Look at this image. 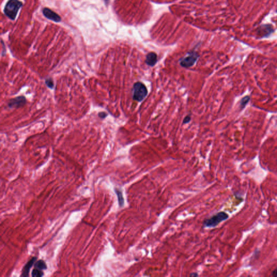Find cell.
<instances>
[{
	"label": "cell",
	"mask_w": 277,
	"mask_h": 277,
	"mask_svg": "<svg viewBox=\"0 0 277 277\" xmlns=\"http://www.w3.org/2000/svg\"><path fill=\"white\" fill-rule=\"evenodd\" d=\"M250 100V98L248 96H246L242 98L240 101V107L241 109H243L246 106V105L248 103Z\"/></svg>",
	"instance_id": "4fadbf2b"
},
{
	"label": "cell",
	"mask_w": 277,
	"mask_h": 277,
	"mask_svg": "<svg viewBox=\"0 0 277 277\" xmlns=\"http://www.w3.org/2000/svg\"><path fill=\"white\" fill-rule=\"evenodd\" d=\"M272 274L273 277H277V267L273 271Z\"/></svg>",
	"instance_id": "e0dca14e"
},
{
	"label": "cell",
	"mask_w": 277,
	"mask_h": 277,
	"mask_svg": "<svg viewBox=\"0 0 277 277\" xmlns=\"http://www.w3.org/2000/svg\"><path fill=\"white\" fill-rule=\"evenodd\" d=\"M191 117L188 115V116H186V117H185V119H184V120H183V124H187V123H188V122L191 121Z\"/></svg>",
	"instance_id": "9a60e30c"
},
{
	"label": "cell",
	"mask_w": 277,
	"mask_h": 277,
	"mask_svg": "<svg viewBox=\"0 0 277 277\" xmlns=\"http://www.w3.org/2000/svg\"><path fill=\"white\" fill-rule=\"evenodd\" d=\"M198 58V55L196 52H191L181 58L180 61V64L182 67L189 68L193 66L196 62Z\"/></svg>",
	"instance_id": "277c9868"
},
{
	"label": "cell",
	"mask_w": 277,
	"mask_h": 277,
	"mask_svg": "<svg viewBox=\"0 0 277 277\" xmlns=\"http://www.w3.org/2000/svg\"><path fill=\"white\" fill-rule=\"evenodd\" d=\"M115 192L117 194V197L119 205L121 207H122V206H123L124 204V198H123L122 193L120 191H119L118 189H115Z\"/></svg>",
	"instance_id": "8fae6325"
},
{
	"label": "cell",
	"mask_w": 277,
	"mask_h": 277,
	"mask_svg": "<svg viewBox=\"0 0 277 277\" xmlns=\"http://www.w3.org/2000/svg\"><path fill=\"white\" fill-rule=\"evenodd\" d=\"M22 3L18 0H9L5 7V14L11 20H14L18 12L19 9L22 7Z\"/></svg>",
	"instance_id": "6da1fadb"
},
{
	"label": "cell",
	"mask_w": 277,
	"mask_h": 277,
	"mask_svg": "<svg viewBox=\"0 0 277 277\" xmlns=\"http://www.w3.org/2000/svg\"><path fill=\"white\" fill-rule=\"evenodd\" d=\"M190 276H193V277H197V276H198V273H193Z\"/></svg>",
	"instance_id": "ac0fdd59"
},
{
	"label": "cell",
	"mask_w": 277,
	"mask_h": 277,
	"mask_svg": "<svg viewBox=\"0 0 277 277\" xmlns=\"http://www.w3.org/2000/svg\"><path fill=\"white\" fill-rule=\"evenodd\" d=\"M158 61V57L157 55L155 53L151 52L147 55L146 60H145V62L146 63L151 66L153 67L155 65Z\"/></svg>",
	"instance_id": "ba28073f"
},
{
	"label": "cell",
	"mask_w": 277,
	"mask_h": 277,
	"mask_svg": "<svg viewBox=\"0 0 277 277\" xmlns=\"http://www.w3.org/2000/svg\"><path fill=\"white\" fill-rule=\"evenodd\" d=\"M108 0H105V1H108Z\"/></svg>",
	"instance_id": "d6986e66"
},
{
	"label": "cell",
	"mask_w": 277,
	"mask_h": 277,
	"mask_svg": "<svg viewBox=\"0 0 277 277\" xmlns=\"http://www.w3.org/2000/svg\"><path fill=\"white\" fill-rule=\"evenodd\" d=\"M36 260V257H34L27 263L26 265H25V266L23 267L22 271V274H21L22 277H27L28 276L30 269L33 265V264H34Z\"/></svg>",
	"instance_id": "9c48e42d"
},
{
	"label": "cell",
	"mask_w": 277,
	"mask_h": 277,
	"mask_svg": "<svg viewBox=\"0 0 277 277\" xmlns=\"http://www.w3.org/2000/svg\"><path fill=\"white\" fill-rule=\"evenodd\" d=\"M147 94V88L143 83L137 82L134 84L133 88V98L134 100L140 102L146 98Z\"/></svg>",
	"instance_id": "3957f363"
},
{
	"label": "cell",
	"mask_w": 277,
	"mask_h": 277,
	"mask_svg": "<svg viewBox=\"0 0 277 277\" xmlns=\"http://www.w3.org/2000/svg\"><path fill=\"white\" fill-rule=\"evenodd\" d=\"M31 275L33 277H40L43 276V273L42 271V270L35 268V269L33 270Z\"/></svg>",
	"instance_id": "7c38bea8"
},
{
	"label": "cell",
	"mask_w": 277,
	"mask_h": 277,
	"mask_svg": "<svg viewBox=\"0 0 277 277\" xmlns=\"http://www.w3.org/2000/svg\"><path fill=\"white\" fill-rule=\"evenodd\" d=\"M26 103V99L24 96H18L10 100L8 103V107L11 108L21 107Z\"/></svg>",
	"instance_id": "5b68a950"
},
{
	"label": "cell",
	"mask_w": 277,
	"mask_h": 277,
	"mask_svg": "<svg viewBox=\"0 0 277 277\" xmlns=\"http://www.w3.org/2000/svg\"><path fill=\"white\" fill-rule=\"evenodd\" d=\"M98 116L101 118H105L106 116H107V114L105 112H101L98 113Z\"/></svg>",
	"instance_id": "2e32d148"
},
{
	"label": "cell",
	"mask_w": 277,
	"mask_h": 277,
	"mask_svg": "<svg viewBox=\"0 0 277 277\" xmlns=\"http://www.w3.org/2000/svg\"><path fill=\"white\" fill-rule=\"evenodd\" d=\"M43 15L47 18L53 20L55 22H60L61 21V18L57 14L55 13L54 12L48 8H45L43 10Z\"/></svg>",
	"instance_id": "8992f818"
},
{
	"label": "cell",
	"mask_w": 277,
	"mask_h": 277,
	"mask_svg": "<svg viewBox=\"0 0 277 277\" xmlns=\"http://www.w3.org/2000/svg\"><path fill=\"white\" fill-rule=\"evenodd\" d=\"M35 268L39 269L40 270H46L47 267L43 260H40L37 261L35 264Z\"/></svg>",
	"instance_id": "30bf717a"
},
{
	"label": "cell",
	"mask_w": 277,
	"mask_h": 277,
	"mask_svg": "<svg viewBox=\"0 0 277 277\" xmlns=\"http://www.w3.org/2000/svg\"><path fill=\"white\" fill-rule=\"evenodd\" d=\"M228 217L229 216L226 213L220 212L214 215L210 218L206 219L204 222V226L209 228L215 227L222 221L227 220Z\"/></svg>",
	"instance_id": "7a4b0ae2"
},
{
	"label": "cell",
	"mask_w": 277,
	"mask_h": 277,
	"mask_svg": "<svg viewBox=\"0 0 277 277\" xmlns=\"http://www.w3.org/2000/svg\"><path fill=\"white\" fill-rule=\"evenodd\" d=\"M273 29L271 25L265 24V25L261 26L260 27L258 31V34L261 37H264L268 36L269 35H270L272 33H273Z\"/></svg>",
	"instance_id": "52a82bcc"
},
{
	"label": "cell",
	"mask_w": 277,
	"mask_h": 277,
	"mask_svg": "<svg viewBox=\"0 0 277 277\" xmlns=\"http://www.w3.org/2000/svg\"><path fill=\"white\" fill-rule=\"evenodd\" d=\"M45 84L46 85H47V86L50 88H53V87H54V82H53V81L50 79V78H49L48 79H46L45 80Z\"/></svg>",
	"instance_id": "5bb4252c"
}]
</instances>
